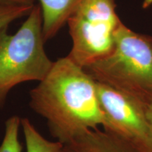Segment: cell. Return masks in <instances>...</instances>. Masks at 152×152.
Here are the masks:
<instances>
[{
	"label": "cell",
	"instance_id": "1",
	"mask_svg": "<svg viewBox=\"0 0 152 152\" xmlns=\"http://www.w3.org/2000/svg\"><path fill=\"white\" fill-rule=\"evenodd\" d=\"M29 106L62 144L100 127L109 130L96 81L68 56L54 61L46 77L30 90Z\"/></svg>",
	"mask_w": 152,
	"mask_h": 152
},
{
	"label": "cell",
	"instance_id": "2",
	"mask_svg": "<svg viewBox=\"0 0 152 152\" xmlns=\"http://www.w3.org/2000/svg\"><path fill=\"white\" fill-rule=\"evenodd\" d=\"M95 81L147 106L152 102V36L123 23L112 52L83 68Z\"/></svg>",
	"mask_w": 152,
	"mask_h": 152
},
{
	"label": "cell",
	"instance_id": "3",
	"mask_svg": "<svg viewBox=\"0 0 152 152\" xmlns=\"http://www.w3.org/2000/svg\"><path fill=\"white\" fill-rule=\"evenodd\" d=\"M42 16L39 4L34 5L27 18L14 34L0 32V109L9 93L19 84L41 81L52 67L45 49Z\"/></svg>",
	"mask_w": 152,
	"mask_h": 152
},
{
	"label": "cell",
	"instance_id": "4",
	"mask_svg": "<svg viewBox=\"0 0 152 152\" xmlns=\"http://www.w3.org/2000/svg\"><path fill=\"white\" fill-rule=\"evenodd\" d=\"M122 23L115 0H83L66 23L72 40L68 57L85 68L108 56Z\"/></svg>",
	"mask_w": 152,
	"mask_h": 152
},
{
	"label": "cell",
	"instance_id": "5",
	"mask_svg": "<svg viewBox=\"0 0 152 152\" xmlns=\"http://www.w3.org/2000/svg\"><path fill=\"white\" fill-rule=\"evenodd\" d=\"M96 83L101 107L115 133L137 152H152L146 106L105 85Z\"/></svg>",
	"mask_w": 152,
	"mask_h": 152
},
{
	"label": "cell",
	"instance_id": "6",
	"mask_svg": "<svg viewBox=\"0 0 152 152\" xmlns=\"http://www.w3.org/2000/svg\"><path fill=\"white\" fill-rule=\"evenodd\" d=\"M60 152H137L115 133L100 128L87 131L67 143Z\"/></svg>",
	"mask_w": 152,
	"mask_h": 152
},
{
	"label": "cell",
	"instance_id": "7",
	"mask_svg": "<svg viewBox=\"0 0 152 152\" xmlns=\"http://www.w3.org/2000/svg\"><path fill=\"white\" fill-rule=\"evenodd\" d=\"M42 16L45 41L54 37L67 23L83 0H38Z\"/></svg>",
	"mask_w": 152,
	"mask_h": 152
},
{
	"label": "cell",
	"instance_id": "8",
	"mask_svg": "<svg viewBox=\"0 0 152 152\" xmlns=\"http://www.w3.org/2000/svg\"><path fill=\"white\" fill-rule=\"evenodd\" d=\"M20 125L24 134L26 152H60L63 144L58 141H49L44 137L27 118H21Z\"/></svg>",
	"mask_w": 152,
	"mask_h": 152
},
{
	"label": "cell",
	"instance_id": "9",
	"mask_svg": "<svg viewBox=\"0 0 152 152\" xmlns=\"http://www.w3.org/2000/svg\"><path fill=\"white\" fill-rule=\"evenodd\" d=\"M20 120L18 115H12L6 121L0 152H22L23 147L18 137Z\"/></svg>",
	"mask_w": 152,
	"mask_h": 152
},
{
	"label": "cell",
	"instance_id": "10",
	"mask_svg": "<svg viewBox=\"0 0 152 152\" xmlns=\"http://www.w3.org/2000/svg\"><path fill=\"white\" fill-rule=\"evenodd\" d=\"M34 5L17 4L0 1V32L7 29V27L14 20L27 16Z\"/></svg>",
	"mask_w": 152,
	"mask_h": 152
},
{
	"label": "cell",
	"instance_id": "11",
	"mask_svg": "<svg viewBox=\"0 0 152 152\" xmlns=\"http://www.w3.org/2000/svg\"><path fill=\"white\" fill-rule=\"evenodd\" d=\"M146 114H147V118L149 128L150 135H151V139L152 141V102L146 106Z\"/></svg>",
	"mask_w": 152,
	"mask_h": 152
},
{
	"label": "cell",
	"instance_id": "12",
	"mask_svg": "<svg viewBox=\"0 0 152 152\" xmlns=\"http://www.w3.org/2000/svg\"><path fill=\"white\" fill-rule=\"evenodd\" d=\"M0 1H6V2L17 4L25 5H34L35 0H0Z\"/></svg>",
	"mask_w": 152,
	"mask_h": 152
},
{
	"label": "cell",
	"instance_id": "13",
	"mask_svg": "<svg viewBox=\"0 0 152 152\" xmlns=\"http://www.w3.org/2000/svg\"><path fill=\"white\" fill-rule=\"evenodd\" d=\"M152 6V0H144L142 3V7L144 9H147Z\"/></svg>",
	"mask_w": 152,
	"mask_h": 152
}]
</instances>
